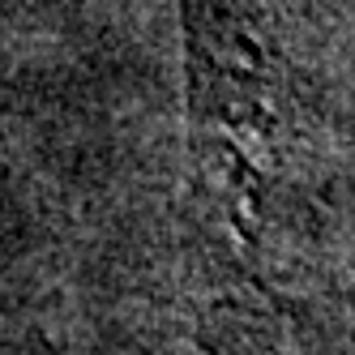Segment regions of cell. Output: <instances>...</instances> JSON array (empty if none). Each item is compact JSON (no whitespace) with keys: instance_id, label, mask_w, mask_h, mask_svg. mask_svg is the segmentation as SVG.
I'll return each instance as SVG.
<instances>
[{"instance_id":"6da1fadb","label":"cell","mask_w":355,"mask_h":355,"mask_svg":"<svg viewBox=\"0 0 355 355\" xmlns=\"http://www.w3.org/2000/svg\"><path fill=\"white\" fill-rule=\"evenodd\" d=\"M189 197L223 287L287 313L325 261L347 184V98L313 0H175Z\"/></svg>"}]
</instances>
